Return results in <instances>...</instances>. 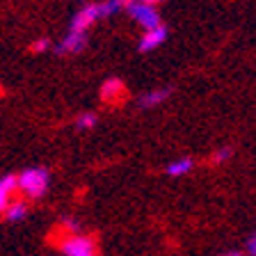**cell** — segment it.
<instances>
[{
	"mask_svg": "<svg viewBox=\"0 0 256 256\" xmlns=\"http://www.w3.org/2000/svg\"><path fill=\"white\" fill-rule=\"evenodd\" d=\"M231 156H234V149H231V146H222V149H218L213 156H210V162H213V165H222V162H226Z\"/></svg>",
	"mask_w": 256,
	"mask_h": 256,
	"instance_id": "13",
	"label": "cell"
},
{
	"mask_svg": "<svg viewBox=\"0 0 256 256\" xmlns=\"http://www.w3.org/2000/svg\"><path fill=\"white\" fill-rule=\"evenodd\" d=\"M5 215H7V220H10V222H21V220L28 215V204L21 202V199H14V202L7 206Z\"/></svg>",
	"mask_w": 256,
	"mask_h": 256,
	"instance_id": "11",
	"label": "cell"
},
{
	"mask_svg": "<svg viewBox=\"0 0 256 256\" xmlns=\"http://www.w3.org/2000/svg\"><path fill=\"white\" fill-rule=\"evenodd\" d=\"M87 46V32H74L69 30V34H64V39L58 44V55H76L80 50H85Z\"/></svg>",
	"mask_w": 256,
	"mask_h": 256,
	"instance_id": "5",
	"label": "cell"
},
{
	"mask_svg": "<svg viewBox=\"0 0 256 256\" xmlns=\"http://www.w3.org/2000/svg\"><path fill=\"white\" fill-rule=\"evenodd\" d=\"M170 94H172L170 87L151 90V92H146V94L140 96V98H138V106L140 108H156V106H160L162 101H167V98H170Z\"/></svg>",
	"mask_w": 256,
	"mask_h": 256,
	"instance_id": "7",
	"label": "cell"
},
{
	"mask_svg": "<svg viewBox=\"0 0 256 256\" xmlns=\"http://www.w3.org/2000/svg\"><path fill=\"white\" fill-rule=\"evenodd\" d=\"M128 16L133 18L135 23H138L140 28H142L144 32L149 30H156V28H160L162 23H160V14L158 10H156V5H146V2H140V0H130L126 7Z\"/></svg>",
	"mask_w": 256,
	"mask_h": 256,
	"instance_id": "2",
	"label": "cell"
},
{
	"mask_svg": "<svg viewBox=\"0 0 256 256\" xmlns=\"http://www.w3.org/2000/svg\"><path fill=\"white\" fill-rule=\"evenodd\" d=\"M16 183H18V190L30 199H42L48 192L50 186V174L44 167H28L21 174L16 176Z\"/></svg>",
	"mask_w": 256,
	"mask_h": 256,
	"instance_id": "1",
	"label": "cell"
},
{
	"mask_svg": "<svg viewBox=\"0 0 256 256\" xmlns=\"http://www.w3.org/2000/svg\"><path fill=\"white\" fill-rule=\"evenodd\" d=\"M96 126V114L94 112H82V114H78V119H76V128L78 130H90V128Z\"/></svg>",
	"mask_w": 256,
	"mask_h": 256,
	"instance_id": "12",
	"label": "cell"
},
{
	"mask_svg": "<svg viewBox=\"0 0 256 256\" xmlns=\"http://www.w3.org/2000/svg\"><path fill=\"white\" fill-rule=\"evenodd\" d=\"M140 2H146V5H156V2H160V0H140Z\"/></svg>",
	"mask_w": 256,
	"mask_h": 256,
	"instance_id": "16",
	"label": "cell"
},
{
	"mask_svg": "<svg viewBox=\"0 0 256 256\" xmlns=\"http://www.w3.org/2000/svg\"><path fill=\"white\" fill-rule=\"evenodd\" d=\"M165 39H167V28L165 26L144 32L142 39H140V50H142V53H151V50H156L158 46H162Z\"/></svg>",
	"mask_w": 256,
	"mask_h": 256,
	"instance_id": "6",
	"label": "cell"
},
{
	"mask_svg": "<svg viewBox=\"0 0 256 256\" xmlns=\"http://www.w3.org/2000/svg\"><path fill=\"white\" fill-rule=\"evenodd\" d=\"M247 252H250L252 256H256V234L250 238V242H247Z\"/></svg>",
	"mask_w": 256,
	"mask_h": 256,
	"instance_id": "15",
	"label": "cell"
},
{
	"mask_svg": "<svg viewBox=\"0 0 256 256\" xmlns=\"http://www.w3.org/2000/svg\"><path fill=\"white\" fill-rule=\"evenodd\" d=\"M226 256H242V254H226Z\"/></svg>",
	"mask_w": 256,
	"mask_h": 256,
	"instance_id": "17",
	"label": "cell"
},
{
	"mask_svg": "<svg viewBox=\"0 0 256 256\" xmlns=\"http://www.w3.org/2000/svg\"><path fill=\"white\" fill-rule=\"evenodd\" d=\"M124 82L122 80H117V78H110V80H106L103 82V87H101V98L106 103H117L119 98L124 96Z\"/></svg>",
	"mask_w": 256,
	"mask_h": 256,
	"instance_id": "8",
	"label": "cell"
},
{
	"mask_svg": "<svg viewBox=\"0 0 256 256\" xmlns=\"http://www.w3.org/2000/svg\"><path fill=\"white\" fill-rule=\"evenodd\" d=\"M60 250H62L64 256H98L96 242L90 236H82V234L64 236V240L60 242Z\"/></svg>",
	"mask_w": 256,
	"mask_h": 256,
	"instance_id": "3",
	"label": "cell"
},
{
	"mask_svg": "<svg viewBox=\"0 0 256 256\" xmlns=\"http://www.w3.org/2000/svg\"><path fill=\"white\" fill-rule=\"evenodd\" d=\"M48 48H50V42H48V39H37V42L32 44V53H46Z\"/></svg>",
	"mask_w": 256,
	"mask_h": 256,
	"instance_id": "14",
	"label": "cell"
},
{
	"mask_svg": "<svg viewBox=\"0 0 256 256\" xmlns=\"http://www.w3.org/2000/svg\"><path fill=\"white\" fill-rule=\"evenodd\" d=\"M98 18H103L98 2H90V5L80 7V10L74 14L69 30H74V32H87L96 21H98Z\"/></svg>",
	"mask_w": 256,
	"mask_h": 256,
	"instance_id": "4",
	"label": "cell"
},
{
	"mask_svg": "<svg viewBox=\"0 0 256 256\" xmlns=\"http://www.w3.org/2000/svg\"><path fill=\"white\" fill-rule=\"evenodd\" d=\"M16 188H18L16 176H2V178H0V213H2V210H7V206L14 202V199H12V194L16 192Z\"/></svg>",
	"mask_w": 256,
	"mask_h": 256,
	"instance_id": "9",
	"label": "cell"
},
{
	"mask_svg": "<svg viewBox=\"0 0 256 256\" xmlns=\"http://www.w3.org/2000/svg\"><path fill=\"white\" fill-rule=\"evenodd\" d=\"M192 167H194L192 158H176V160H172V162H167L165 172H167L170 176H174V178H178V176L190 174Z\"/></svg>",
	"mask_w": 256,
	"mask_h": 256,
	"instance_id": "10",
	"label": "cell"
}]
</instances>
